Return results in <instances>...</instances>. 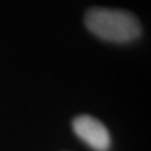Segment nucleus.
<instances>
[{
	"mask_svg": "<svg viewBox=\"0 0 151 151\" xmlns=\"http://www.w3.org/2000/svg\"><path fill=\"white\" fill-rule=\"evenodd\" d=\"M87 29L111 43H129L141 34V24L134 14L120 9L92 8L84 18Z\"/></svg>",
	"mask_w": 151,
	"mask_h": 151,
	"instance_id": "f257e3e1",
	"label": "nucleus"
},
{
	"mask_svg": "<svg viewBox=\"0 0 151 151\" xmlns=\"http://www.w3.org/2000/svg\"><path fill=\"white\" fill-rule=\"evenodd\" d=\"M73 131L84 144L94 151H108L111 136L107 127L96 117L89 115L78 116L73 120Z\"/></svg>",
	"mask_w": 151,
	"mask_h": 151,
	"instance_id": "f03ea898",
	"label": "nucleus"
}]
</instances>
